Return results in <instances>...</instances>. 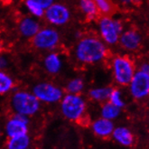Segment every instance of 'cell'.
Segmentation results:
<instances>
[{
	"mask_svg": "<svg viewBox=\"0 0 149 149\" xmlns=\"http://www.w3.org/2000/svg\"><path fill=\"white\" fill-rule=\"evenodd\" d=\"M118 143L125 146H132L134 142V136L131 133V131L124 127H118L114 128L111 134Z\"/></svg>",
	"mask_w": 149,
	"mask_h": 149,
	"instance_id": "4fadbf2b",
	"label": "cell"
},
{
	"mask_svg": "<svg viewBox=\"0 0 149 149\" xmlns=\"http://www.w3.org/2000/svg\"><path fill=\"white\" fill-rule=\"evenodd\" d=\"M100 33L103 39L108 43L114 45L119 38L122 31V24L118 20H113L110 17H103L100 21Z\"/></svg>",
	"mask_w": 149,
	"mask_h": 149,
	"instance_id": "5b68a950",
	"label": "cell"
},
{
	"mask_svg": "<svg viewBox=\"0 0 149 149\" xmlns=\"http://www.w3.org/2000/svg\"><path fill=\"white\" fill-rule=\"evenodd\" d=\"M109 99L110 100V103H112L113 105H115L116 107H118L119 109L124 107L125 103H124L123 100H122V98H121L120 92L118 90H112Z\"/></svg>",
	"mask_w": 149,
	"mask_h": 149,
	"instance_id": "cb8c5ba5",
	"label": "cell"
},
{
	"mask_svg": "<svg viewBox=\"0 0 149 149\" xmlns=\"http://www.w3.org/2000/svg\"><path fill=\"white\" fill-rule=\"evenodd\" d=\"M33 95L45 102H56L62 99L63 92L57 87L50 83H41L34 87Z\"/></svg>",
	"mask_w": 149,
	"mask_h": 149,
	"instance_id": "52a82bcc",
	"label": "cell"
},
{
	"mask_svg": "<svg viewBox=\"0 0 149 149\" xmlns=\"http://www.w3.org/2000/svg\"><path fill=\"white\" fill-rule=\"evenodd\" d=\"M114 76L118 83L128 85L134 76V66L127 57H117L113 62Z\"/></svg>",
	"mask_w": 149,
	"mask_h": 149,
	"instance_id": "277c9868",
	"label": "cell"
},
{
	"mask_svg": "<svg viewBox=\"0 0 149 149\" xmlns=\"http://www.w3.org/2000/svg\"><path fill=\"white\" fill-rule=\"evenodd\" d=\"M114 128L115 127H114L112 121L104 118L97 119L92 124L93 132L100 137H108L111 136Z\"/></svg>",
	"mask_w": 149,
	"mask_h": 149,
	"instance_id": "8fae6325",
	"label": "cell"
},
{
	"mask_svg": "<svg viewBox=\"0 0 149 149\" xmlns=\"http://www.w3.org/2000/svg\"><path fill=\"white\" fill-rule=\"evenodd\" d=\"M20 31L23 36L33 37L39 31V24L31 18H24L20 24Z\"/></svg>",
	"mask_w": 149,
	"mask_h": 149,
	"instance_id": "2e32d148",
	"label": "cell"
},
{
	"mask_svg": "<svg viewBox=\"0 0 149 149\" xmlns=\"http://www.w3.org/2000/svg\"><path fill=\"white\" fill-rule=\"evenodd\" d=\"M122 2L125 4H134V5H137L138 1L140 0H121Z\"/></svg>",
	"mask_w": 149,
	"mask_h": 149,
	"instance_id": "4316f807",
	"label": "cell"
},
{
	"mask_svg": "<svg viewBox=\"0 0 149 149\" xmlns=\"http://www.w3.org/2000/svg\"><path fill=\"white\" fill-rule=\"evenodd\" d=\"M6 65H7L6 60L5 58H3V57H0V69L5 68Z\"/></svg>",
	"mask_w": 149,
	"mask_h": 149,
	"instance_id": "484cf974",
	"label": "cell"
},
{
	"mask_svg": "<svg viewBox=\"0 0 149 149\" xmlns=\"http://www.w3.org/2000/svg\"><path fill=\"white\" fill-rule=\"evenodd\" d=\"M130 90L135 99H143L149 93V73L140 71L134 74L130 81Z\"/></svg>",
	"mask_w": 149,
	"mask_h": 149,
	"instance_id": "8992f818",
	"label": "cell"
},
{
	"mask_svg": "<svg viewBox=\"0 0 149 149\" xmlns=\"http://www.w3.org/2000/svg\"><path fill=\"white\" fill-rule=\"evenodd\" d=\"M45 15L50 23L56 25L66 24L70 18V13L68 9L64 6L60 4H52L46 8Z\"/></svg>",
	"mask_w": 149,
	"mask_h": 149,
	"instance_id": "30bf717a",
	"label": "cell"
},
{
	"mask_svg": "<svg viewBox=\"0 0 149 149\" xmlns=\"http://www.w3.org/2000/svg\"><path fill=\"white\" fill-rule=\"evenodd\" d=\"M97 5L100 15L104 17H109L116 12V6L109 0H93Z\"/></svg>",
	"mask_w": 149,
	"mask_h": 149,
	"instance_id": "e0dca14e",
	"label": "cell"
},
{
	"mask_svg": "<svg viewBox=\"0 0 149 149\" xmlns=\"http://www.w3.org/2000/svg\"><path fill=\"white\" fill-rule=\"evenodd\" d=\"M30 145V137L27 134H23L9 137L7 142L8 149H25Z\"/></svg>",
	"mask_w": 149,
	"mask_h": 149,
	"instance_id": "9a60e30c",
	"label": "cell"
},
{
	"mask_svg": "<svg viewBox=\"0 0 149 149\" xmlns=\"http://www.w3.org/2000/svg\"><path fill=\"white\" fill-rule=\"evenodd\" d=\"M34 46L39 49H51L59 42V33L52 29H43L38 31L33 36Z\"/></svg>",
	"mask_w": 149,
	"mask_h": 149,
	"instance_id": "ba28073f",
	"label": "cell"
},
{
	"mask_svg": "<svg viewBox=\"0 0 149 149\" xmlns=\"http://www.w3.org/2000/svg\"><path fill=\"white\" fill-rule=\"evenodd\" d=\"M81 7L89 20L95 19L100 15L99 8L93 0H81Z\"/></svg>",
	"mask_w": 149,
	"mask_h": 149,
	"instance_id": "5bb4252c",
	"label": "cell"
},
{
	"mask_svg": "<svg viewBox=\"0 0 149 149\" xmlns=\"http://www.w3.org/2000/svg\"><path fill=\"white\" fill-rule=\"evenodd\" d=\"M67 89H68L70 93L78 94L79 92H81L83 89V81L81 80V79H75V80H72L68 84Z\"/></svg>",
	"mask_w": 149,
	"mask_h": 149,
	"instance_id": "603a6c76",
	"label": "cell"
},
{
	"mask_svg": "<svg viewBox=\"0 0 149 149\" xmlns=\"http://www.w3.org/2000/svg\"><path fill=\"white\" fill-rule=\"evenodd\" d=\"M14 86L12 79L6 73L0 72V94H5L9 91Z\"/></svg>",
	"mask_w": 149,
	"mask_h": 149,
	"instance_id": "44dd1931",
	"label": "cell"
},
{
	"mask_svg": "<svg viewBox=\"0 0 149 149\" xmlns=\"http://www.w3.org/2000/svg\"><path fill=\"white\" fill-rule=\"evenodd\" d=\"M25 149H28V148H25Z\"/></svg>",
	"mask_w": 149,
	"mask_h": 149,
	"instance_id": "f1b7e54d",
	"label": "cell"
},
{
	"mask_svg": "<svg viewBox=\"0 0 149 149\" xmlns=\"http://www.w3.org/2000/svg\"><path fill=\"white\" fill-rule=\"evenodd\" d=\"M28 117L23 114L16 113L6 125V132L9 137L27 134L28 132Z\"/></svg>",
	"mask_w": 149,
	"mask_h": 149,
	"instance_id": "9c48e42d",
	"label": "cell"
},
{
	"mask_svg": "<svg viewBox=\"0 0 149 149\" xmlns=\"http://www.w3.org/2000/svg\"><path fill=\"white\" fill-rule=\"evenodd\" d=\"M120 113V109L116 107L115 105H113L112 103H106L103 106L102 110H101V115L102 118H107L109 120H112L114 118H116L118 117Z\"/></svg>",
	"mask_w": 149,
	"mask_h": 149,
	"instance_id": "d6986e66",
	"label": "cell"
},
{
	"mask_svg": "<svg viewBox=\"0 0 149 149\" xmlns=\"http://www.w3.org/2000/svg\"><path fill=\"white\" fill-rule=\"evenodd\" d=\"M77 58L82 63H93L100 61L106 54L103 43L96 38L88 37L82 39L77 47Z\"/></svg>",
	"mask_w": 149,
	"mask_h": 149,
	"instance_id": "6da1fadb",
	"label": "cell"
},
{
	"mask_svg": "<svg viewBox=\"0 0 149 149\" xmlns=\"http://www.w3.org/2000/svg\"><path fill=\"white\" fill-rule=\"evenodd\" d=\"M36 3H37L40 6H42L43 9H45L48 6H50L52 2H54V0H33Z\"/></svg>",
	"mask_w": 149,
	"mask_h": 149,
	"instance_id": "d4e9b609",
	"label": "cell"
},
{
	"mask_svg": "<svg viewBox=\"0 0 149 149\" xmlns=\"http://www.w3.org/2000/svg\"><path fill=\"white\" fill-rule=\"evenodd\" d=\"M0 137H1V130H0Z\"/></svg>",
	"mask_w": 149,
	"mask_h": 149,
	"instance_id": "83f0119b",
	"label": "cell"
},
{
	"mask_svg": "<svg viewBox=\"0 0 149 149\" xmlns=\"http://www.w3.org/2000/svg\"><path fill=\"white\" fill-rule=\"evenodd\" d=\"M86 109V104L82 98L77 94L65 96L62 102V111L64 117L70 120H80L82 118Z\"/></svg>",
	"mask_w": 149,
	"mask_h": 149,
	"instance_id": "3957f363",
	"label": "cell"
},
{
	"mask_svg": "<svg viewBox=\"0 0 149 149\" xmlns=\"http://www.w3.org/2000/svg\"><path fill=\"white\" fill-rule=\"evenodd\" d=\"M12 106L16 113L25 116L36 114L40 107L39 100L33 94L27 92H17L12 99Z\"/></svg>",
	"mask_w": 149,
	"mask_h": 149,
	"instance_id": "7a4b0ae2",
	"label": "cell"
},
{
	"mask_svg": "<svg viewBox=\"0 0 149 149\" xmlns=\"http://www.w3.org/2000/svg\"><path fill=\"white\" fill-rule=\"evenodd\" d=\"M61 66H62V63H61L60 57L55 54L48 55L45 59V68L51 73H57L60 71Z\"/></svg>",
	"mask_w": 149,
	"mask_h": 149,
	"instance_id": "ac0fdd59",
	"label": "cell"
},
{
	"mask_svg": "<svg viewBox=\"0 0 149 149\" xmlns=\"http://www.w3.org/2000/svg\"><path fill=\"white\" fill-rule=\"evenodd\" d=\"M120 42L121 45L127 50H136L140 45L141 39H140V36L136 31L129 30L121 36Z\"/></svg>",
	"mask_w": 149,
	"mask_h": 149,
	"instance_id": "7c38bea8",
	"label": "cell"
},
{
	"mask_svg": "<svg viewBox=\"0 0 149 149\" xmlns=\"http://www.w3.org/2000/svg\"><path fill=\"white\" fill-rule=\"evenodd\" d=\"M26 6H27L29 11L33 15H36L38 17H41L45 15V9H43L42 6H40L37 3L33 1V0H27V1H26Z\"/></svg>",
	"mask_w": 149,
	"mask_h": 149,
	"instance_id": "7402d4cb",
	"label": "cell"
},
{
	"mask_svg": "<svg viewBox=\"0 0 149 149\" xmlns=\"http://www.w3.org/2000/svg\"><path fill=\"white\" fill-rule=\"evenodd\" d=\"M111 91L112 89H110V88H100V89H95L91 91L90 95L91 99L95 100L103 101L109 98Z\"/></svg>",
	"mask_w": 149,
	"mask_h": 149,
	"instance_id": "ffe728a7",
	"label": "cell"
}]
</instances>
